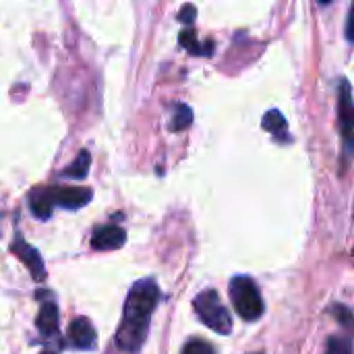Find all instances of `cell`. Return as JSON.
<instances>
[{"instance_id": "1", "label": "cell", "mask_w": 354, "mask_h": 354, "mask_svg": "<svg viewBox=\"0 0 354 354\" xmlns=\"http://www.w3.org/2000/svg\"><path fill=\"white\" fill-rule=\"evenodd\" d=\"M160 301V288L153 280L137 282L124 303V313L120 328L116 332V346L124 353H137L149 330L151 313Z\"/></svg>"}, {"instance_id": "2", "label": "cell", "mask_w": 354, "mask_h": 354, "mask_svg": "<svg viewBox=\"0 0 354 354\" xmlns=\"http://www.w3.org/2000/svg\"><path fill=\"white\" fill-rule=\"evenodd\" d=\"M230 299L232 305L236 309V313L245 319V322H255L263 315V299L261 292L257 288V284L253 282V278L249 276H236L230 282Z\"/></svg>"}, {"instance_id": "3", "label": "cell", "mask_w": 354, "mask_h": 354, "mask_svg": "<svg viewBox=\"0 0 354 354\" xmlns=\"http://www.w3.org/2000/svg\"><path fill=\"white\" fill-rule=\"evenodd\" d=\"M193 309L197 311L199 319L214 330L216 334L228 336L232 332V317L226 311V307L220 303V297L216 290H205L199 292L193 301Z\"/></svg>"}, {"instance_id": "4", "label": "cell", "mask_w": 354, "mask_h": 354, "mask_svg": "<svg viewBox=\"0 0 354 354\" xmlns=\"http://www.w3.org/2000/svg\"><path fill=\"white\" fill-rule=\"evenodd\" d=\"M48 195L52 199V205L64 207V209H79L91 201V189L85 187H54L48 189Z\"/></svg>"}, {"instance_id": "5", "label": "cell", "mask_w": 354, "mask_h": 354, "mask_svg": "<svg viewBox=\"0 0 354 354\" xmlns=\"http://www.w3.org/2000/svg\"><path fill=\"white\" fill-rule=\"evenodd\" d=\"M127 241V232L118 226H100L91 236V247L95 251H114L122 247Z\"/></svg>"}, {"instance_id": "6", "label": "cell", "mask_w": 354, "mask_h": 354, "mask_svg": "<svg viewBox=\"0 0 354 354\" xmlns=\"http://www.w3.org/2000/svg\"><path fill=\"white\" fill-rule=\"evenodd\" d=\"M68 340L79 351H89L95 346V330L85 317H77L68 326Z\"/></svg>"}, {"instance_id": "7", "label": "cell", "mask_w": 354, "mask_h": 354, "mask_svg": "<svg viewBox=\"0 0 354 354\" xmlns=\"http://www.w3.org/2000/svg\"><path fill=\"white\" fill-rule=\"evenodd\" d=\"M12 253L29 268V272H31V276H33L35 280H44V278H46L41 257H39V253H37L31 245H27L25 241L19 239V241L12 243Z\"/></svg>"}, {"instance_id": "8", "label": "cell", "mask_w": 354, "mask_h": 354, "mask_svg": "<svg viewBox=\"0 0 354 354\" xmlns=\"http://www.w3.org/2000/svg\"><path fill=\"white\" fill-rule=\"evenodd\" d=\"M35 326L39 330L41 336L50 338L54 334H58V309L54 303H44L39 313H37V319H35Z\"/></svg>"}, {"instance_id": "9", "label": "cell", "mask_w": 354, "mask_h": 354, "mask_svg": "<svg viewBox=\"0 0 354 354\" xmlns=\"http://www.w3.org/2000/svg\"><path fill=\"white\" fill-rule=\"evenodd\" d=\"M340 116H342V129L346 143L351 145V135H353V100H351V85L348 81H342L340 87Z\"/></svg>"}, {"instance_id": "10", "label": "cell", "mask_w": 354, "mask_h": 354, "mask_svg": "<svg viewBox=\"0 0 354 354\" xmlns=\"http://www.w3.org/2000/svg\"><path fill=\"white\" fill-rule=\"evenodd\" d=\"M29 205H31V212L35 214V218H41V220H48L50 214H52V199L48 195V189H35L31 195H29Z\"/></svg>"}, {"instance_id": "11", "label": "cell", "mask_w": 354, "mask_h": 354, "mask_svg": "<svg viewBox=\"0 0 354 354\" xmlns=\"http://www.w3.org/2000/svg\"><path fill=\"white\" fill-rule=\"evenodd\" d=\"M263 129L270 131L276 139L288 141V124H286V118L278 110H270L263 116Z\"/></svg>"}, {"instance_id": "12", "label": "cell", "mask_w": 354, "mask_h": 354, "mask_svg": "<svg viewBox=\"0 0 354 354\" xmlns=\"http://www.w3.org/2000/svg\"><path fill=\"white\" fill-rule=\"evenodd\" d=\"M89 153L87 151H81L79 156H77V160L71 164V168H66L64 172H62V176H68V178H77V180H81V178H85L87 176V170H89Z\"/></svg>"}, {"instance_id": "13", "label": "cell", "mask_w": 354, "mask_h": 354, "mask_svg": "<svg viewBox=\"0 0 354 354\" xmlns=\"http://www.w3.org/2000/svg\"><path fill=\"white\" fill-rule=\"evenodd\" d=\"M191 120H193V112H191V108H189V106H185V104H178V106H176V110H174V116H172L170 129H172V131H183V129H187V127L191 124Z\"/></svg>"}, {"instance_id": "14", "label": "cell", "mask_w": 354, "mask_h": 354, "mask_svg": "<svg viewBox=\"0 0 354 354\" xmlns=\"http://www.w3.org/2000/svg\"><path fill=\"white\" fill-rule=\"evenodd\" d=\"M326 354H353V344L348 338H332L328 342V353Z\"/></svg>"}, {"instance_id": "15", "label": "cell", "mask_w": 354, "mask_h": 354, "mask_svg": "<svg viewBox=\"0 0 354 354\" xmlns=\"http://www.w3.org/2000/svg\"><path fill=\"white\" fill-rule=\"evenodd\" d=\"M180 46L187 48L191 54H199V41H197V33L193 29H183L180 31Z\"/></svg>"}, {"instance_id": "16", "label": "cell", "mask_w": 354, "mask_h": 354, "mask_svg": "<svg viewBox=\"0 0 354 354\" xmlns=\"http://www.w3.org/2000/svg\"><path fill=\"white\" fill-rule=\"evenodd\" d=\"M183 354H216V353H214L212 344H207V342H203V340H191V342H187V346H185Z\"/></svg>"}, {"instance_id": "17", "label": "cell", "mask_w": 354, "mask_h": 354, "mask_svg": "<svg viewBox=\"0 0 354 354\" xmlns=\"http://www.w3.org/2000/svg\"><path fill=\"white\" fill-rule=\"evenodd\" d=\"M195 12H197V10H195L193 4H185L183 10H180V21H183V23H193V21H195Z\"/></svg>"}, {"instance_id": "18", "label": "cell", "mask_w": 354, "mask_h": 354, "mask_svg": "<svg viewBox=\"0 0 354 354\" xmlns=\"http://www.w3.org/2000/svg\"><path fill=\"white\" fill-rule=\"evenodd\" d=\"M353 21H354V10H351V15H348V29H346V35H348V39H353Z\"/></svg>"}, {"instance_id": "19", "label": "cell", "mask_w": 354, "mask_h": 354, "mask_svg": "<svg viewBox=\"0 0 354 354\" xmlns=\"http://www.w3.org/2000/svg\"><path fill=\"white\" fill-rule=\"evenodd\" d=\"M257 354H261V353H257Z\"/></svg>"}]
</instances>
